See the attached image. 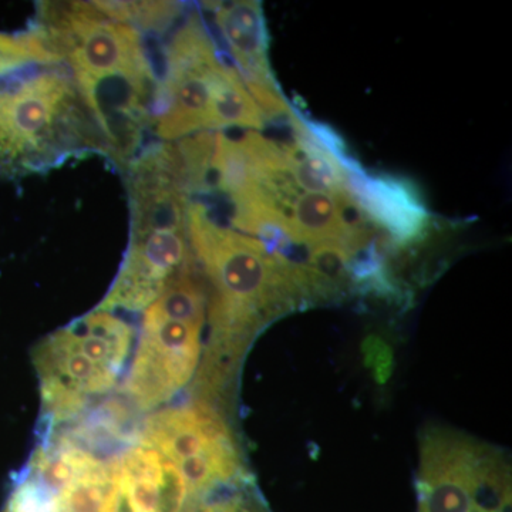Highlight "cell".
I'll return each mask as SVG.
<instances>
[{
  "label": "cell",
  "mask_w": 512,
  "mask_h": 512,
  "mask_svg": "<svg viewBox=\"0 0 512 512\" xmlns=\"http://www.w3.org/2000/svg\"><path fill=\"white\" fill-rule=\"evenodd\" d=\"M119 467L120 512H183L197 497L177 466L143 441L128 448Z\"/></svg>",
  "instance_id": "8fae6325"
},
{
  "label": "cell",
  "mask_w": 512,
  "mask_h": 512,
  "mask_svg": "<svg viewBox=\"0 0 512 512\" xmlns=\"http://www.w3.org/2000/svg\"><path fill=\"white\" fill-rule=\"evenodd\" d=\"M126 170L130 239L126 258L99 306L144 311L171 281L197 264L187 231L190 202L177 144L143 147Z\"/></svg>",
  "instance_id": "7a4b0ae2"
},
{
  "label": "cell",
  "mask_w": 512,
  "mask_h": 512,
  "mask_svg": "<svg viewBox=\"0 0 512 512\" xmlns=\"http://www.w3.org/2000/svg\"><path fill=\"white\" fill-rule=\"evenodd\" d=\"M207 292L198 264L175 276L144 309L127 392L141 409H156L187 386L201 355Z\"/></svg>",
  "instance_id": "5b68a950"
},
{
  "label": "cell",
  "mask_w": 512,
  "mask_h": 512,
  "mask_svg": "<svg viewBox=\"0 0 512 512\" xmlns=\"http://www.w3.org/2000/svg\"><path fill=\"white\" fill-rule=\"evenodd\" d=\"M133 338L127 322L97 309L43 340L35 362L47 414L62 420L110 392L127 365Z\"/></svg>",
  "instance_id": "8992f818"
},
{
  "label": "cell",
  "mask_w": 512,
  "mask_h": 512,
  "mask_svg": "<svg viewBox=\"0 0 512 512\" xmlns=\"http://www.w3.org/2000/svg\"><path fill=\"white\" fill-rule=\"evenodd\" d=\"M187 231L198 268L210 282L207 306L214 348L231 356L301 295L296 269L269 255L258 239L212 217L191 197Z\"/></svg>",
  "instance_id": "277c9868"
},
{
  "label": "cell",
  "mask_w": 512,
  "mask_h": 512,
  "mask_svg": "<svg viewBox=\"0 0 512 512\" xmlns=\"http://www.w3.org/2000/svg\"><path fill=\"white\" fill-rule=\"evenodd\" d=\"M32 29L72 73L110 160L124 170L143 148L158 86L143 33L103 2L39 3Z\"/></svg>",
  "instance_id": "6da1fadb"
},
{
  "label": "cell",
  "mask_w": 512,
  "mask_h": 512,
  "mask_svg": "<svg viewBox=\"0 0 512 512\" xmlns=\"http://www.w3.org/2000/svg\"><path fill=\"white\" fill-rule=\"evenodd\" d=\"M119 461L67 440L39 447L10 490L2 512H120Z\"/></svg>",
  "instance_id": "52a82bcc"
},
{
  "label": "cell",
  "mask_w": 512,
  "mask_h": 512,
  "mask_svg": "<svg viewBox=\"0 0 512 512\" xmlns=\"http://www.w3.org/2000/svg\"><path fill=\"white\" fill-rule=\"evenodd\" d=\"M345 190L367 220L382 227L399 245L426 234L430 214L412 181L370 174L360 164L345 170Z\"/></svg>",
  "instance_id": "30bf717a"
},
{
  "label": "cell",
  "mask_w": 512,
  "mask_h": 512,
  "mask_svg": "<svg viewBox=\"0 0 512 512\" xmlns=\"http://www.w3.org/2000/svg\"><path fill=\"white\" fill-rule=\"evenodd\" d=\"M215 28L235 69L256 106L262 111L278 109L284 94L269 67V36L264 9L255 0L229 3H208Z\"/></svg>",
  "instance_id": "9c48e42d"
},
{
  "label": "cell",
  "mask_w": 512,
  "mask_h": 512,
  "mask_svg": "<svg viewBox=\"0 0 512 512\" xmlns=\"http://www.w3.org/2000/svg\"><path fill=\"white\" fill-rule=\"evenodd\" d=\"M183 512H269L261 498L247 483L225 485L202 497L194 498Z\"/></svg>",
  "instance_id": "4fadbf2b"
},
{
  "label": "cell",
  "mask_w": 512,
  "mask_h": 512,
  "mask_svg": "<svg viewBox=\"0 0 512 512\" xmlns=\"http://www.w3.org/2000/svg\"><path fill=\"white\" fill-rule=\"evenodd\" d=\"M86 154L109 157V150L66 64L0 74V177L47 173Z\"/></svg>",
  "instance_id": "3957f363"
},
{
  "label": "cell",
  "mask_w": 512,
  "mask_h": 512,
  "mask_svg": "<svg viewBox=\"0 0 512 512\" xmlns=\"http://www.w3.org/2000/svg\"><path fill=\"white\" fill-rule=\"evenodd\" d=\"M140 441L177 466L192 494L244 480L231 434L208 406L160 410L146 421Z\"/></svg>",
  "instance_id": "ba28073f"
},
{
  "label": "cell",
  "mask_w": 512,
  "mask_h": 512,
  "mask_svg": "<svg viewBox=\"0 0 512 512\" xmlns=\"http://www.w3.org/2000/svg\"><path fill=\"white\" fill-rule=\"evenodd\" d=\"M35 30L25 33L0 32V74L12 72L32 63L55 62Z\"/></svg>",
  "instance_id": "7c38bea8"
}]
</instances>
